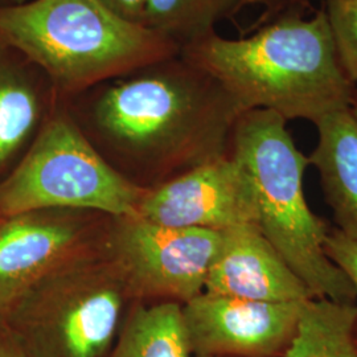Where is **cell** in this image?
Segmentation results:
<instances>
[{"instance_id":"6da1fadb","label":"cell","mask_w":357,"mask_h":357,"mask_svg":"<svg viewBox=\"0 0 357 357\" xmlns=\"http://www.w3.org/2000/svg\"><path fill=\"white\" fill-rule=\"evenodd\" d=\"M94 147L119 169L176 176L229 155L241 107L181 54L63 102Z\"/></svg>"},{"instance_id":"7a4b0ae2","label":"cell","mask_w":357,"mask_h":357,"mask_svg":"<svg viewBox=\"0 0 357 357\" xmlns=\"http://www.w3.org/2000/svg\"><path fill=\"white\" fill-rule=\"evenodd\" d=\"M180 54L213 77L248 110H268L284 121L318 123L351 109L356 85L337 56L327 16L290 13L249 36L212 32L181 47Z\"/></svg>"},{"instance_id":"3957f363","label":"cell","mask_w":357,"mask_h":357,"mask_svg":"<svg viewBox=\"0 0 357 357\" xmlns=\"http://www.w3.org/2000/svg\"><path fill=\"white\" fill-rule=\"evenodd\" d=\"M0 41L38 66L60 102L181 51L174 40L118 16L100 0L0 6Z\"/></svg>"},{"instance_id":"277c9868","label":"cell","mask_w":357,"mask_h":357,"mask_svg":"<svg viewBox=\"0 0 357 357\" xmlns=\"http://www.w3.org/2000/svg\"><path fill=\"white\" fill-rule=\"evenodd\" d=\"M229 155L253 183L258 228L312 295L356 305L352 283L326 255L332 227L307 203L303 181L310 162L287 121L268 110L243 112L231 132Z\"/></svg>"},{"instance_id":"5b68a950","label":"cell","mask_w":357,"mask_h":357,"mask_svg":"<svg viewBox=\"0 0 357 357\" xmlns=\"http://www.w3.org/2000/svg\"><path fill=\"white\" fill-rule=\"evenodd\" d=\"M128 301L118 271L97 250L41 278L0 324L26 357H109Z\"/></svg>"},{"instance_id":"8992f818","label":"cell","mask_w":357,"mask_h":357,"mask_svg":"<svg viewBox=\"0 0 357 357\" xmlns=\"http://www.w3.org/2000/svg\"><path fill=\"white\" fill-rule=\"evenodd\" d=\"M146 191L94 147L60 102L0 180V218L56 209L137 216Z\"/></svg>"},{"instance_id":"52a82bcc","label":"cell","mask_w":357,"mask_h":357,"mask_svg":"<svg viewBox=\"0 0 357 357\" xmlns=\"http://www.w3.org/2000/svg\"><path fill=\"white\" fill-rule=\"evenodd\" d=\"M222 231L175 228L143 217H110L102 255L118 271L131 301L184 305L204 293Z\"/></svg>"},{"instance_id":"ba28073f","label":"cell","mask_w":357,"mask_h":357,"mask_svg":"<svg viewBox=\"0 0 357 357\" xmlns=\"http://www.w3.org/2000/svg\"><path fill=\"white\" fill-rule=\"evenodd\" d=\"M79 211H36L0 218V323L41 278L77 257L101 250L98 217Z\"/></svg>"},{"instance_id":"9c48e42d","label":"cell","mask_w":357,"mask_h":357,"mask_svg":"<svg viewBox=\"0 0 357 357\" xmlns=\"http://www.w3.org/2000/svg\"><path fill=\"white\" fill-rule=\"evenodd\" d=\"M138 216L175 228L224 231L258 227L253 183L230 155L147 187Z\"/></svg>"},{"instance_id":"30bf717a","label":"cell","mask_w":357,"mask_h":357,"mask_svg":"<svg viewBox=\"0 0 357 357\" xmlns=\"http://www.w3.org/2000/svg\"><path fill=\"white\" fill-rule=\"evenodd\" d=\"M302 303H266L217 294L181 306L195 357H283Z\"/></svg>"},{"instance_id":"8fae6325","label":"cell","mask_w":357,"mask_h":357,"mask_svg":"<svg viewBox=\"0 0 357 357\" xmlns=\"http://www.w3.org/2000/svg\"><path fill=\"white\" fill-rule=\"evenodd\" d=\"M204 291L266 303H303L315 298L257 225L222 231Z\"/></svg>"},{"instance_id":"7c38bea8","label":"cell","mask_w":357,"mask_h":357,"mask_svg":"<svg viewBox=\"0 0 357 357\" xmlns=\"http://www.w3.org/2000/svg\"><path fill=\"white\" fill-rule=\"evenodd\" d=\"M59 103L38 66L0 41V175L20 160Z\"/></svg>"},{"instance_id":"4fadbf2b","label":"cell","mask_w":357,"mask_h":357,"mask_svg":"<svg viewBox=\"0 0 357 357\" xmlns=\"http://www.w3.org/2000/svg\"><path fill=\"white\" fill-rule=\"evenodd\" d=\"M318 142L308 155L319 174L335 228L357 241V121L349 109L315 123Z\"/></svg>"},{"instance_id":"5bb4252c","label":"cell","mask_w":357,"mask_h":357,"mask_svg":"<svg viewBox=\"0 0 357 357\" xmlns=\"http://www.w3.org/2000/svg\"><path fill=\"white\" fill-rule=\"evenodd\" d=\"M180 303L138 302L126 314L109 357H192Z\"/></svg>"},{"instance_id":"9a60e30c","label":"cell","mask_w":357,"mask_h":357,"mask_svg":"<svg viewBox=\"0 0 357 357\" xmlns=\"http://www.w3.org/2000/svg\"><path fill=\"white\" fill-rule=\"evenodd\" d=\"M283 357H357L355 305L326 298L303 302Z\"/></svg>"},{"instance_id":"2e32d148","label":"cell","mask_w":357,"mask_h":357,"mask_svg":"<svg viewBox=\"0 0 357 357\" xmlns=\"http://www.w3.org/2000/svg\"><path fill=\"white\" fill-rule=\"evenodd\" d=\"M241 11L240 0H144L143 24L181 47L216 32Z\"/></svg>"},{"instance_id":"e0dca14e","label":"cell","mask_w":357,"mask_h":357,"mask_svg":"<svg viewBox=\"0 0 357 357\" xmlns=\"http://www.w3.org/2000/svg\"><path fill=\"white\" fill-rule=\"evenodd\" d=\"M337 56L348 78L357 85V0H323Z\"/></svg>"},{"instance_id":"ac0fdd59","label":"cell","mask_w":357,"mask_h":357,"mask_svg":"<svg viewBox=\"0 0 357 357\" xmlns=\"http://www.w3.org/2000/svg\"><path fill=\"white\" fill-rule=\"evenodd\" d=\"M324 250L332 262L344 273L345 277L352 283L357 296V241L347 237L336 228H331L326 238ZM355 312L357 339V305H355Z\"/></svg>"},{"instance_id":"d6986e66","label":"cell","mask_w":357,"mask_h":357,"mask_svg":"<svg viewBox=\"0 0 357 357\" xmlns=\"http://www.w3.org/2000/svg\"><path fill=\"white\" fill-rule=\"evenodd\" d=\"M241 10L255 8L258 10L255 24L262 26L270 23L284 15L295 13H306L310 8V0H240Z\"/></svg>"},{"instance_id":"ffe728a7","label":"cell","mask_w":357,"mask_h":357,"mask_svg":"<svg viewBox=\"0 0 357 357\" xmlns=\"http://www.w3.org/2000/svg\"><path fill=\"white\" fill-rule=\"evenodd\" d=\"M110 11L131 23L143 24L144 0H100Z\"/></svg>"},{"instance_id":"44dd1931","label":"cell","mask_w":357,"mask_h":357,"mask_svg":"<svg viewBox=\"0 0 357 357\" xmlns=\"http://www.w3.org/2000/svg\"><path fill=\"white\" fill-rule=\"evenodd\" d=\"M0 357H26L13 335L0 324Z\"/></svg>"},{"instance_id":"7402d4cb","label":"cell","mask_w":357,"mask_h":357,"mask_svg":"<svg viewBox=\"0 0 357 357\" xmlns=\"http://www.w3.org/2000/svg\"><path fill=\"white\" fill-rule=\"evenodd\" d=\"M351 113L352 115L355 116V119L357 121V85L356 89H355V94H354V100H352V103H351Z\"/></svg>"},{"instance_id":"603a6c76","label":"cell","mask_w":357,"mask_h":357,"mask_svg":"<svg viewBox=\"0 0 357 357\" xmlns=\"http://www.w3.org/2000/svg\"><path fill=\"white\" fill-rule=\"evenodd\" d=\"M199 357H205V356H199Z\"/></svg>"}]
</instances>
